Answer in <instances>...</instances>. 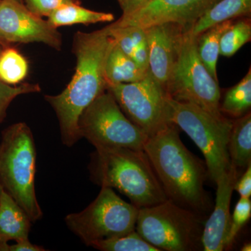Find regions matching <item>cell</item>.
I'll return each instance as SVG.
<instances>
[{
  "label": "cell",
  "instance_id": "26",
  "mask_svg": "<svg viewBox=\"0 0 251 251\" xmlns=\"http://www.w3.org/2000/svg\"><path fill=\"white\" fill-rule=\"evenodd\" d=\"M41 88L39 84L23 83L11 85L0 80V124L4 121L10 104L18 96L22 94L39 93Z\"/></svg>",
  "mask_w": 251,
  "mask_h": 251
},
{
  "label": "cell",
  "instance_id": "16",
  "mask_svg": "<svg viewBox=\"0 0 251 251\" xmlns=\"http://www.w3.org/2000/svg\"><path fill=\"white\" fill-rule=\"evenodd\" d=\"M110 35L120 49L140 67L149 69L148 44L145 29L138 27H115L109 25Z\"/></svg>",
  "mask_w": 251,
  "mask_h": 251
},
{
  "label": "cell",
  "instance_id": "31",
  "mask_svg": "<svg viewBox=\"0 0 251 251\" xmlns=\"http://www.w3.org/2000/svg\"><path fill=\"white\" fill-rule=\"evenodd\" d=\"M44 247L34 245L29 242V239H23V240L16 242L13 245L8 244L6 251H45Z\"/></svg>",
  "mask_w": 251,
  "mask_h": 251
},
{
  "label": "cell",
  "instance_id": "24",
  "mask_svg": "<svg viewBox=\"0 0 251 251\" xmlns=\"http://www.w3.org/2000/svg\"><path fill=\"white\" fill-rule=\"evenodd\" d=\"M91 247L102 251H160L145 240L136 230L120 237L98 241Z\"/></svg>",
  "mask_w": 251,
  "mask_h": 251
},
{
  "label": "cell",
  "instance_id": "18",
  "mask_svg": "<svg viewBox=\"0 0 251 251\" xmlns=\"http://www.w3.org/2000/svg\"><path fill=\"white\" fill-rule=\"evenodd\" d=\"M251 14V0H220L201 16L192 27L193 35L199 36L206 29L225 21Z\"/></svg>",
  "mask_w": 251,
  "mask_h": 251
},
{
  "label": "cell",
  "instance_id": "27",
  "mask_svg": "<svg viewBox=\"0 0 251 251\" xmlns=\"http://www.w3.org/2000/svg\"><path fill=\"white\" fill-rule=\"evenodd\" d=\"M251 216L250 198L241 197L234 207L233 214L230 219V224L227 237L226 249L232 247L239 231L245 226Z\"/></svg>",
  "mask_w": 251,
  "mask_h": 251
},
{
  "label": "cell",
  "instance_id": "15",
  "mask_svg": "<svg viewBox=\"0 0 251 251\" xmlns=\"http://www.w3.org/2000/svg\"><path fill=\"white\" fill-rule=\"evenodd\" d=\"M31 221L4 189L0 196V251H6L7 242L29 239Z\"/></svg>",
  "mask_w": 251,
  "mask_h": 251
},
{
  "label": "cell",
  "instance_id": "9",
  "mask_svg": "<svg viewBox=\"0 0 251 251\" xmlns=\"http://www.w3.org/2000/svg\"><path fill=\"white\" fill-rule=\"evenodd\" d=\"M138 209L125 202L109 187H101L97 198L78 213L68 214L67 227L86 245L120 237L135 230Z\"/></svg>",
  "mask_w": 251,
  "mask_h": 251
},
{
  "label": "cell",
  "instance_id": "30",
  "mask_svg": "<svg viewBox=\"0 0 251 251\" xmlns=\"http://www.w3.org/2000/svg\"><path fill=\"white\" fill-rule=\"evenodd\" d=\"M120 8L122 15H128L139 9L144 5L148 3L150 0H117Z\"/></svg>",
  "mask_w": 251,
  "mask_h": 251
},
{
  "label": "cell",
  "instance_id": "13",
  "mask_svg": "<svg viewBox=\"0 0 251 251\" xmlns=\"http://www.w3.org/2000/svg\"><path fill=\"white\" fill-rule=\"evenodd\" d=\"M239 172L231 166L216 181L215 204L204 224L202 236L203 251H222L226 249V237L230 224L231 200Z\"/></svg>",
  "mask_w": 251,
  "mask_h": 251
},
{
  "label": "cell",
  "instance_id": "28",
  "mask_svg": "<svg viewBox=\"0 0 251 251\" xmlns=\"http://www.w3.org/2000/svg\"><path fill=\"white\" fill-rule=\"evenodd\" d=\"M79 3L75 0H23V4L32 14L39 17H49V15L63 5Z\"/></svg>",
  "mask_w": 251,
  "mask_h": 251
},
{
  "label": "cell",
  "instance_id": "20",
  "mask_svg": "<svg viewBox=\"0 0 251 251\" xmlns=\"http://www.w3.org/2000/svg\"><path fill=\"white\" fill-rule=\"evenodd\" d=\"M114 20L115 16L110 13L93 11L82 7L79 3H71L54 10L49 15L47 21L57 29L62 26L112 22Z\"/></svg>",
  "mask_w": 251,
  "mask_h": 251
},
{
  "label": "cell",
  "instance_id": "7",
  "mask_svg": "<svg viewBox=\"0 0 251 251\" xmlns=\"http://www.w3.org/2000/svg\"><path fill=\"white\" fill-rule=\"evenodd\" d=\"M207 217L167 200L140 208L135 230L160 251H203L202 236Z\"/></svg>",
  "mask_w": 251,
  "mask_h": 251
},
{
  "label": "cell",
  "instance_id": "25",
  "mask_svg": "<svg viewBox=\"0 0 251 251\" xmlns=\"http://www.w3.org/2000/svg\"><path fill=\"white\" fill-rule=\"evenodd\" d=\"M250 20L242 19L233 23L224 33L220 42V54L232 57L243 46L251 41Z\"/></svg>",
  "mask_w": 251,
  "mask_h": 251
},
{
  "label": "cell",
  "instance_id": "1",
  "mask_svg": "<svg viewBox=\"0 0 251 251\" xmlns=\"http://www.w3.org/2000/svg\"><path fill=\"white\" fill-rule=\"evenodd\" d=\"M114 44L108 25L90 33L77 31L72 50L76 67L72 80L60 94L44 97L58 119L62 143L69 148L81 139L77 126L81 114L107 90L105 62Z\"/></svg>",
  "mask_w": 251,
  "mask_h": 251
},
{
  "label": "cell",
  "instance_id": "4",
  "mask_svg": "<svg viewBox=\"0 0 251 251\" xmlns=\"http://www.w3.org/2000/svg\"><path fill=\"white\" fill-rule=\"evenodd\" d=\"M36 162L35 143L27 124L19 122L6 128L0 143V183L31 223L43 216L36 195Z\"/></svg>",
  "mask_w": 251,
  "mask_h": 251
},
{
  "label": "cell",
  "instance_id": "2",
  "mask_svg": "<svg viewBox=\"0 0 251 251\" xmlns=\"http://www.w3.org/2000/svg\"><path fill=\"white\" fill-rule=\"evenodd\" d=\"M179 127L169 123L144 145L167 198L181 207L208 216L214 204L204 188L205 162L191 153L180 139Z\"/></svg>",
  "mask_w": 251,
  "mask_h": 251
},
{
  "label": "cell",
  "instance_id": "22",
  "mask_svg": "<svg viewBox=\"0 0 251 251\" xmlns=\"http://www.w3.org/2000/svg\"><path fill=\"white\" fill-rule=\"evenodd\" d=\"M251 107V69L237 85L225 94L220 110L225 116L239 118L250 111Z\"/></svg>",
  "mask_w": 251,
  "mask_h": 251
},
{
  "label": "cell",
  "instance_id": "29",
  "mask_svg": "<svg viewBox=\"0 0 251 251\" xmlns=\"http://www.w3.org/2000/svg\"><path fill=\"white\" fill-rule=\"evenodd\" d=\"M234 191H237L241 197L251 198V163L247 167L244 174L238 178L234 185Z\"/></svg>",
  "mask_w": 251,
  "mask_h": 251
},
{
  "label": "cell",
  "instance_id": "3",
  "mask_svg": "<svg viewBox=\"0 0 251 251\" xmlns=\"http://www.w3.org/2000/svg\"><path fill=\"white\" fill-rule=\"evenodd\" d=\"M89 171L92 182L115 188L138 209L168 200L144 150L96 148L91 154Z\"/></svg>",
  "mask_w": 251,
  "mask_h": 251
},
{
  "label": "cell",
  "instance_id": "5",
  "mask_svg": "<svg viewBox=\"0 0 251 251\" xmlns=\"http://www.w3.org/2000/svg\"><path fill=\"white\" fill-rule=\"evenodd\" d=\"M166 95L176 101L193 104L218 119L226 118L221 110V90L200 58L198 36L183 27L176 40V56Z\"/></svg>",
  "mask_w": 251,
  "mask_h": 251
},
{
  "label": "cell",
  "instance_id": "11",
  "mask_svg": "<svg viewBox=\"0 0 251 251\" xmlns=\"http://www.w3.org/2000/svg\"><path fill=\"white\" fill-rule=\"evenodd\" d=\"M0 37L7 44L42 43L57 50L62 46L57 28L15 0H0Z\"/></svg>",
  "mask_w": 251,
  "mask_h": 251
},
{
  "label": "cell",
  "instance_id": "33",
  "mask_svg": "<svg viewBox=\"0 0 251 251\" xmlns=\"http://www.w3.org/2000/svg\"><path fill=\"white\" fill-rule=\"evenodd\" d=\"M0 44H1V45L4 46V47H7V46H9V44H6V43H5L4 41L1 39V38L0 37Z\"/></svg>",
  "mask_w": 251,
  "mask_h": 251
},
{
  "label": "cell",
  "instance_id": "34",
  "mask_svg": "<svg viewBox=\"0 0 251 251\" xmlns=\"http://www.w3.org/2000/svg\"><path fill=\"white\" fill-rule=\"evenodd\" d=\"M4 46L1 45V44H0V52H1V51L3 49H4Z\"/></svg>",
  "mask_w": 251,
  "mask_h": 251
},
{
  "label": "cell",
  "instance_id": "19",
  "mask_svg": "<svg viewBox=\"0 0 251 251\" xmlns=\"http://www.w3.org/2000/svg\"><path fill=\"white\" fill-rule=\"evenodd\" d=\"M231 165L237 171H245L251 163V115L233 120L228 141Z\"/></svg>",
  "mask_w": 251,
  "mask_h": 251
},
{
  "label": "cell",
  "instance_id": "36",
  "mask_svg": "<svg viewBox=\"0 0 251 251\" xmlns=\"http://www.w3.org/2000/svg\"><path fill=\"white\" fill-rule=\"evenodd\" d=\"M15 1H17L18 2L22 3L23 4V0H15Z\"/></svg>",
  "mask_w": 251,
  "mask_h": 251
},
{
  "label": "cell",
  "instance_id": "12",
  "mask_svg": "<svg viewBox=\"0 0 251 251\" xmlns=\"http://www.w3.org/2000/svg\"><path fill=\"white\" fill-rule=\"evenodd\" d=\"M220 0H150L139 9L122 15L115 27L146 29L155 25L175 23L185 28L195 23Z\"/></svg>",
  "mask_w": 251,
  "mask_h": 251
},
{
  "label": "cell",
  "instance_id": "14",
  "mask_svg": "<svg viewBox=\"0 0 251 251\" xmlns=\"http://www.w3.org/2000/svg\"><path fill=\"white\" fill-rule=\"evenodd\" d=\"M182 28L175 23H163L145 29L149 69L164 90L174 65L176 40Z\"/></svg>",
  "mask_w": 251,
  "mask_h": 251
},
{
  "label": "cell",
  "instance_id": "37",
  "mask_svg": "<svg viewBox=\"0 0 251 251\" xmlns=\"http://www.w3.org/2000/svg\"><path fill=\"white\" fill-rule=\"evenodd\" d=\"M75 1H77V2L81 3V1H83V0H75Z\"/></svg>",
  "mask_w": 251,
  "mask_h": 251
},
{
  "label": "cell",
  "instance_id": "10",
  "mask_svg": "<svg viewBox=\"0 0 251 251\" xmlns=\"http://www.w3.org/2000/svg\"><path fill=\"white\" fill-rule=\"evenodd\" d=\"M107 90L126 116L148 137L169 124L166 117V92L150 71L143 80L108 85Z\"/></svg>",
  "mask_w": 251,
  "mask_h": 251
},
{
  "label": "cell",
  "instance_id": "35",
  "mask_svg": "<svg viewBox=\"0 0 251 251\" xmlns=\"http://www.w3.org/2000/svg\"><path fill=\"white\" fill-rule=\"evenodd\" d=\"M3 188L2 186H1V183H0V196H1V191H2Z\"/></svg>",
  "mask_w": 251,
  "mask_h": 251
},
{
  "label": "cell",
  "instance_id": "8",
  "mask_svg": "<svg viewBox=\"0 0 251 251\" xmlns=\"http://www.w3.org/2000/svg\"><path fill=\"white\" fill-rule=\"evenodd\" d=\"M79 133L96 148L143 150L149 137L126 116L108 90L97 97L79 117Z\"/></svg>",
  "mask_w": 251,
  "mask_h": 251
},
{
  "label": "cell",
  "instance_id": "6",
  "mask_svg": "<svg viewBox=\"0 0 251 251\" xmlns=\"http://www.w3.org/2000/svg\"><path fill=\"white\" fill-rule=\"evenodd\" d=\"M167 120L179 127L204 155L208 176L216 184L231 168L228 141L233 120L216 118L193 104L176 101L166 95Z\"/></svg>",
  "mask_w": 251,
  "mask_h": 251
},
{
  "label": "cell",
  "instance_id": "32",
  "mask_svg": "<svg viewBox=\"0 0 251 251\" xmlns=\"http://www.w3.org/2000/svg\"><path fill=\"white\" fill-rule=\"evenodd\" d=\"M241 251H251V243H247V244H244L241 249Z\"/></svg>",
  "mask_w": 251,
  "mask_h": 251
},
{
  "label": "cell",
  "instance_id": "23",
  "mask_svg": "<svg viewBox=\"0 0 251 251\" xmlns=\"http://www.w3.org/2000/svg\"><path fill=\"white\" fill-rule=\"evenodd\" d=\"M29 64L25 57L14 48L5 47L0 52V80L16 85L27 77Z\"/></svg>",
  "mask_w": 251,
  "mask_h": 251
},
{
  "label": "cell",
  "instance_id": "17",
  "mask_svg": "<svg viewBox=\"0 0 251 251\" xmlns=\"http://www.w3.org/2000/svg\"><path fill=\"white\" fill-rule=\"evenodd\" d=\"M149 72L140 67L115 42L105 62L107 86L138 82L143 80Z\"/></svg>",
  "mask_w": 251,
  "mask_h": 251
},
{
  "label": "cell",
  "instance_id": "21",
  "mask_svg": "<svg viewBox=\"0 0 251 251\" xmlns=\"http://www.w3.org/2000/svg\"><path fill=\"white\" fill-rule=\"evenodd\" d=\"M233 23V20L219 23L206 29L198 36V50L200 58L216 82H219L217 62L220 54L221 39Z\"/></svg>",
  "mask_w": 251,
  "mask_h": 251
}]
</instances>
